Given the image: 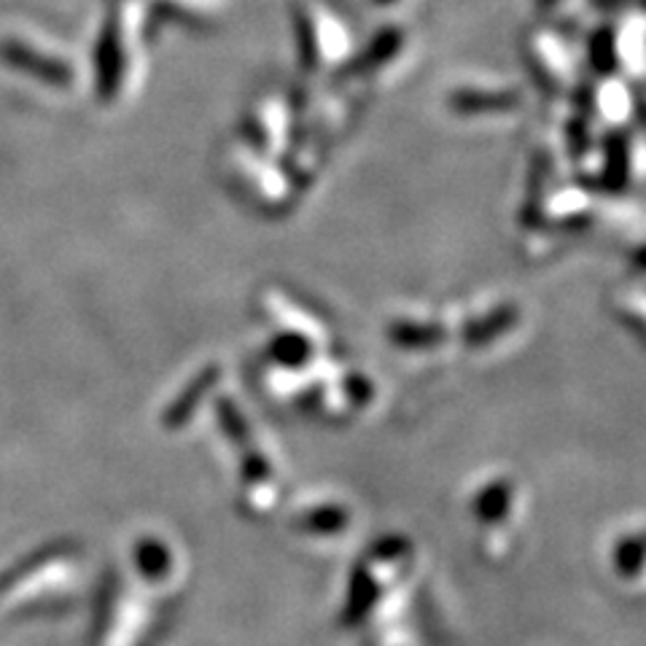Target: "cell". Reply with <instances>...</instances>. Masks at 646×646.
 Segmentation results:
<instances>
[{
    "label": "cell",
    "instance_id": "277c9868",
    "mask_svg": "<svg viewBox=\"0 0 646 646\" xmlns=\"http://www.w3.org/2000/svg\"><path fill=\"white\" fill-rule=\"evenodd\" d=\"M299 523L310 533H335L348 525V512L340 506H318V510L303 514Z\"/></svg>",
    "mask_w": 646,
    "mask_h": 646
},
{
    "label": "cell",
    "instance_id": "3957f363",
    "mask_svg": "<svg viewBox=\"0 0 646 646\" xmlns=\"http://www.w3.org/2000/svg\"><path fill=\"white\" fill-rule=\"evenodd\" d=\"M646 557V542L638 536L619 539L617 547H614V568L619 576H636L644 566Z\"/></svg>",
    "mask_w": 646,
    "mask_h": 646
},
{
    "label": "cell",
    "instance_id": "6da1fadb",
    "mask_svg": "<svg viewBox=\"0 0 646 646\" xmlns=\"http://www.w3.org/2000/svg\"><path fill=\"white\" fill-rule=\"evenodd\" d=\"M375 604H378V585H375L372 574L367 566H359L350 574V587H348V604L342 612V625L345 627H359L363 617H369Z\"/></svg>",
    "mask_w": 646,
    "mask_h": 646
},
{
    "label": "cell",
    "instance_id": "7a4b0ae2",
    "mask_svg": "<svg viewBox=\"0 0 646 646\" xmlns=\"http://www.w3.org/2000/svg\"><path fill=\"white\" fill-rule=\"evenodd\" d=\"M510 485L506 482H493L485 491L480 493V499L474 501V512L482 523H499L510 510Z\"/></svg>",
    "mask_w": 646,
    "mask_h": 646
},
{
    "label": "cell",
    "instance_id": "8992f818",
    "mask_svg": "<svg viewBox=\"0 0 646 646\" xmlns=\"http://www.w3.org/2000/svg\"><path fill=\"white\" fill-rule=\"evenodd\" d=\"M410 552V542L401 536H382L378 544L372 547V557L380 563H388V561H399L401 555H407Z\"/></svg>",
    "mask_w": 646,
    "mask_h": 646
},
{
    "label": "cell",
    "instance_id": "5b68a950",
    "mask_svg": "<svg viewBox=\"0 0 646 646\" xmlns=\"http://www.w3.org/2000/svg\"><path fill=\"white\" fill-rule=\"evenodd\" d=\"M137 566L143 568V574L156 580V576L167 574V568H171V555H167V550L160 542H146L137 547Z\"/></svg>",
    "mask_w": 646,
    "mask_h": 646
}]
</instances>
